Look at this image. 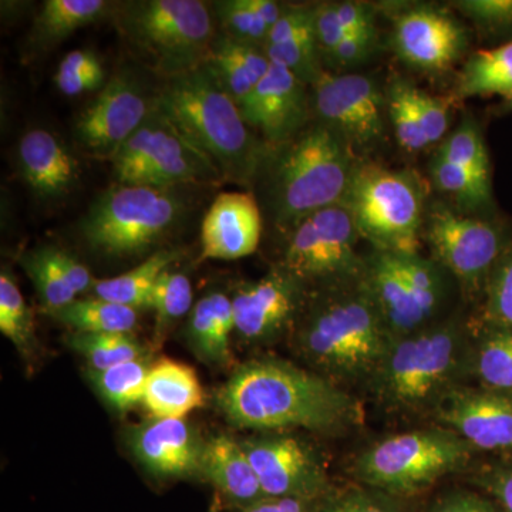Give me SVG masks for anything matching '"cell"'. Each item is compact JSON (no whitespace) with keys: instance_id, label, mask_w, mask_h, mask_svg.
<instances>
[{"instance_id":"obj_14","label":"cell","mask_w":512,"mask_h":512,"mask_svg":"<svg viewBox=\"0 0 512 512\" xmlns=\"http://www.w3.org/2000/svg\"><path fill=\"white\" fill-rule=\"evenodd\" d=\"M312 90L316 121L345 138L357 157L363 160L386 141V93L373 77L323 73Z\"/></svg>"},{"instance_id":"obj_44","label":"cell","mask_w":512,"mask_h":512,"mask_svg":"<svg viewBox=\"0 0 512 512\" xmlns=\"http://www.w3.org/2000/svg\"><path fill=\"white\" fill-rule=\"evenodd\" d=\"M215 18L224 28V35L238 42L265 47L269 26L249 8L247 0H224L212 3Z\"/></svg>"},{"instance_id":"obj_40","label":"cell","mask_w":512,"mask_h":512,"mask_svg":"<svg viewBox=\"0 0 512 512\" xmlns=\"http://www.w3.org/2000/svg\"><path fill=\"white\" fill-rule=\"evenodd\" d=\"M22 266L32 279L33 285L46 315L59 311L64 306L76 301V292L70 288L66 279L60 274L55 261L50 255L49 247H40L26 252L22 258Z\"/></svg>"},{"instance_id":"obj_22","label":"cell","mask_w":512,"mask_h":512,"mask_svg":"<svg viewBox=\"0 0 512 512\" xmlns=\"http://www.w3.org/2000/svg\"><path fill=\"white\" fill-rule=\"evenodd\" d=\"M259 202L252 192H221L201 227V259L235 261L254 254L262 235Z\"/></svg>"},{"instance_id":"obj_5","label":"cell","mask_w":512,"mask_h":512,"mask_svg":"<svg viewBox=\"0 0 512 512\" xmlns=\"http://www.w3.org/2000/svg\"><path fill=\"white\" fill-rule=\"evenodd\" d=\"M154 100L212 158L224 180L254 187L272 146L256 136L205 64L168 79Z\"/></svg>"},{"instance_id":"obj_30","label":"cell","mask_w":512,"mask_h":512,"mask_svg":"<svg viewBox=\"0 0 512 512\" xmlns=\"http://www.w3.org/2000/svg\"><path fill=\"white\" fill-rule=\"evenodd\" d=\"M180 255L177 249H158L136 268L114 278L96 281L93 296L137 311L150 309L151 293L158 278L180 259Z\"/></svg>"},{"instance_id":"obj_3","label":"cell","mask_w":512,"mask_h":512,"mask_svg":"<svg viewBox=\"0 0 512 512\" xmlns=\"http://www.w3.org/2000/svg\"><path fill=\"white\" fill-rule=\"evenodd\" d=\"M362 158L325 124H308L298 136L272 146L254 187L262 215L282 234L323 208L343 204Z\"/></svg>"},{"instance_id":"obj_12","label":"cell","mask_w":512,"mask_h":512,"mask_svg":"<svg viewBox=\"0 0 512 512\" xmlns=\"http://www.w3.org/2000/svg\"><path fill=\"white\" fill-rule=\"evenodd\" d=\"M117 184L175 188L224 180L220 168L154 100L147 119L113 161Z\"/></svg>"},{"instance_id":"obj_45","label":"cell","mask_w":512,"mask_h":512,"mask_svg":"<svg viewBox=\"0 0 512 512\" xmlns=\"http://www.w3.org/2000/svg\"><path fill=\"white\" fill-rule=\"evenodd\" d=\"M480 318L512 329V242L488 281Z\"/></svg>"},{"instance_id":"obj_4","label":"cell","mask_w":512,"mask_h":512,"mask_svg":"<svg viewBox=\"0 0 512 512\" xmlns=\"http://www.w3.org/2000/svg\"><path fill=\"white\" fill-rule=\"evenodd\" d=\"M471 323L450 315L429 328L393 339L366 384L383 412L430 414L471 379Z\"/></svg>"},{"instance_id":"obj_8","label":"cell","mask_w":512,"mask_h":512,"mask_svg":"<svg viewBox=\"0 0 512 512\" xmlns=\"http://www.w3.org/2000/svg\"><path fill=\"white\" fill-rule=\"evenodd\" d=\"M362 279L393 339L450 316L446 312L456 282L431 256L372 249Z\"/></svg>"},{"instance_id":"obj_17","label":"cell","mask_w":512,"mask_h":512,"mask_svg":"<svg viewBox=\"0 0 512 512\" xmlns=\"http://www.w3.org/2000/svg\"><path fill=\"white\" fill-rule=\"evenodd\" d=\"M392 45L406 66L441 76L463 59L470 45V33L450 10L416 3L394 16Z\"/></svg>"},{"instance_id":"obj_36","label":"cell","mask_w":512,"mask_h":512,"mask_svg":"<svg viewBox=\"0 0 512 512\" xmlns=\"http://www.w3.org/2000/svg\"><path fill=\"white\" fill-rule=\"evenodd\" d=\"M0 332L16 350L32 359L36 348L35 322L15 276L3 266L0 272Z\"/></svg>"},{"instance_id":"obj_38","label":"cell","mask_w":512,"mask_h":512,"mask_svg":"<svg viewBox=\"0 0 512 512\" xmlns=\"http://www.w3.org/2000/svg\"><path fill=\"white\" fill-rule=\"evenodd\" d=\"M437 156L456 164L473 174L478 180L491 183V161L487 144L478 121L467 116L460 126L443 140Z\"/></svg>"},{"instance_id":"obj_55","label":"cell","mask_w":512,"mask_h":512,"mask_svg":"<svg viewBox=\"0 0 512 512\" xmlns=\"http://www.w3.org/2000/svg\"><path fill=\"white\" fill-rule=\"evenodd\" d=\"M320 501L266 497L241 512H319Z\"/></svg>"},{"instance_id":"obj_2","label":"cell","mask_w":512,"mask_h":512,"mask_svg":"<svg viewBox=\"0 0 512 512\" xmlns=\"http://www.w3.org/2000/svg\"><path fill=\"white\" fill-rule=\"evenodd\" d=\"M286 342L309 370L348 389L366 386L393 338L360 276L312 289Z\"/></svg>"},{"instance_id":"obj_11","label":"cell","mask_w":512,"mask_h":512,"mask_svg":"<svg viewBox=\"0 0 512 512\" xmlns=\"http://www.w3.org/2000/svg\"><path fill=\"white\" fill-rule=\"evenodd\" d=\"M421 241L467 301L481 303L495 266L512 242V222L498 214L471 215L437 202L426 210Z\"/></svg>"},{"instance_id":"obj_57","label":"cell","mask_w":512,"mask_h":512,"mask_svg":"<svg viewBox=\"0 0 512 512\" xmlns=\"http://www.w3.org/2000/svg\"><path fill=\"white\" fill-rule=\"evenodd\" d=\"M221 511H222L221 498L218 497L217 494H214V498H212L210 508H208V512H221Z\"/></svg>"},{"instance_id":"obj_15","label":"cell","mask_w":512,"mask_h":512,"mask_svg":"<svg viewBox=\"0 0 512 512\" xmlns=\"http://www.w3.org/2000/svg\"><path fill=\"white\" fill-rule=\"evenodd\" d=\"M241 444L266 497L320 501L332 493L325 457L299 434L269 431Z\"/></svg>"},{"instance_id":"obj_37","label":"cell","mask_w":512,"mask_h":512,"mask_svg":"<svg viewBox=\"0 0 512 512\" xmlns=\"http://www.w3.org/2000/svg\"><path fill=\"white\" fill-rule=\"evenodd\" d=\"M194 306L191 281L181 272L170 269L164 271L158 278L154 291L151 293L150 309L156 315V332L154 340L158 346L167 339L171 329L190 315Z\"/></svg>"},{"instance_id":"obj_1","label":"cell","mask_w":512,"mask_h":512,"mask_svg":"<svg viewBox=\"0 0 512 512\" xmlns=\"http://www.w3.org/2000/svg\"><path fill=\"white\" fill-rule=\"evenodd\" d=\"M214 403L232 427L256 433L305 430L342 436L363 421L362 404L348 389L275 356L235 366Z\"/></svg>"},{"instance_id":"obj_23","label":"cell","mask_w":512,"mask_h":512,"mask_svg":"<svg viewBox=\"0 0 512 512\" xmlns=\"http://www.w3.org/2000/svg\"><path fill=\"white\" fill-rule=\"evenodd\" d=\"M18 158L23 180L39 198L66 197L79 184V160L45 128H35L20 138Z\"/></svg>"},{"instance_id":"obj_24","label":"cell","mask_w":512,"mask_h":512,"mask_svg":"<svg viewBox=\"0 0 512 512\" xmlns=\"http://www.w3.org/2000/svg\"><path fill=\"white\" fill-rule=\"evenodd\" d=\"M200 477L214 487L222 504L239 512L266 498L241 440L227 433L205 439Z\"/></svg>"},{"instance_id":"obj_32","label":"cell","mask_w":512,"mask_h":512,"mask_svg":"<svg viewBox=\"0 0 512 512\" xmlns=\"http://www.w3.org/2000/svg\"><path fill=\"white\" fill-rule=\"evenodd\" d=\"M430 177L436 190L451 201V207L471 215H497L493 184L478 180L456 164L434 156Z\"/></svg>"},{"instance_id":"obj_31","label":"cell","mask_w":512,"mask_h":512,"mask_svg":"<svg viewBox=\"0 0 512 512\" xmlns=\"http://www.w3.org/2000/svg\"><path fill=\"white\" fill-rule=\"evenodd\" d=\"M110 6L104 0H46L33 23L30 43L37 50L49 49L103 18Z\"/></svg>"},{"instance_id":"obj_49","label":"cell","mask_w":512,"mask_h":512,"mask_svg":"<svg viewBox=\"0 0 512 512\" xmlns=\"http://www.w3.org/2000/svg\"><path fill=\"white\" fill-rule=\"evenodd\" d=\"M315 26V5H286L278 22L269 30L266 45L288 42Z\"/></svg>"},{"instance_id":"obj_42","label":"cell","mask_w":512,"mask_h":512,"mask_svg":"<svg viewBox=\"0 0 512 512\" xmlns=\"http://www.w3.org/2000/svg\"><path fill=\"white\" fill-rule=\"evenodd\" d=\"M106 79L103 64L90 50H73L63 57L55 76L57 89L66 96L103 89Z\"/></svg>"},{"instance_id":"obj_41","label":"cell","mask_w":512,"mask_h":512,"mask_svg":"<svg viewBox=\"0 0 512 512\" xmlns=\"http://www.w3.org/2000/svg\"><path fill=\"white\" fill-rule=\"evenodd\" d=\"M264 49L269 62L285 67L306 86L312 87L325 73L322 67V53L316 40L315 26L288 42L268 45Z\"/></svg>"},{"instance_id":"obj_27","label":"cell","mask_w":512,"mask_h":512,"mask_svg":"<svg viewBox=\"0 0 512 512\" xmlns=\"http://www.w3.org/2000/svg\"><path fill=\"white\" fill-rule=\"evenodd\" d=\"M205 66L239 107L268 73L271 62L264 47L248 45L225 36H215Z\"/></svg>"},{"instance_id":"obj_20","label":"cell","mask_w":512,"mask_h":512,"mask_svg":"<svg viewBox=\"0 0 512 512\" xmlns=\"http://www.w3.org/2000/svg\"><path fill=\"white\" fill-rule=\"evenodd\" d=\"M295 74L278 64L268 73L239 109L252 130L269 146H281L308 126L311 96Z\"/></svg>"},{"instance_id":"obj_50","label":"cell","mask_w":512,"mask_h":512,"mask_svg":"<svg viewBox=\"0 0 512 512\" xmlns=\"http://www.w3.org/2000/svg\"><path fill=\"white\" fill-rule=\"evenodd\" d=\"M315 35L322 57L332 55L339 43L348 36L336 15L335 2L315 5Z\"/></svg>"},{"instance_id":"obj_52","label":"cell","mask_w":512,"mask_h":512,"mask_svg":"<svg viewBox=\"0 0 512 512\" xmlns=\"http://www.w3.org/2000/svg\"><path fill=\"white\" fill-rule=\"evenodd\" d=\"M47 247H49L50 255H52V259L55 261L60 274L66 279L70 288L76 292V295L79 296L83 295V293L92 292L97 279L93 278L87 266L83 265L79 259L74 258L73 255H70L69 252L64 251L62 248L53 247V245H47Z\"/></svg>"},{"instance_id":"obj_51","label":"cell","mask_w":512,"mask_h":512,"mask_svg":"<svg viewBox=\"0 0 512 512\" xmlns=\"http://www.w3.org/2000/svg\"><path fill=\"white\" fill-rule=\"evenodd\" d=\"M377 43L376 33H359V35H348L335 52L328 57L330 62L340 67H352L365 63L375 52Z\"/></svg>"},{"instance_id":"obj_48","label":"cell","mask_w":512,"mask_h":512,"mask_svg":"<svg viewBox=\"0 0 512 512\" xmlns=\"http://www.w3.org/2000/svg\"><path fill=\"white\" fill-rule=\"evenodd\" d=\"M478 487L487 491L504 512H512V458H498L478 468L473 478Z\"/></svg>"},{"instance_id":"obj_7","label":"cell","mask_w":512,"mask_h":512,"mask_svg":"<svg viewBox=\"0 0 512 512\" xmlns=\"http://www.w3.org/2000/svg\"><path fill=\"white\" fill-rule=\"evenodd\" d=\"M474 453L454 431L427 427L370 444L353 461V474L365 487L396 498L410 497L466 470Z\"/></svg>"},{"instance_id":"obj_28","label":"cell","mask_w":512,"mask_h":512,"mask_svg":"<svg viewBox=\"0 0 512 512\" xmlns=\"http://www.w3.org/2000/svg\"><path fill=\"white\" fill-rule=\"evenodd\" d=\"M470 375L477 386L512 396V329L480 316L471 323Z\"/></svg>"},{"instance_id":"obj_34","label":"cell","mask_w":512,"mask_h":512,"mask_svg":"<svg viewBox=\"0 0 512 512\" xmlns=\"http://www.w3.org/2000/svg\"><path fill=\"white\" fill-rule=\"evenodd\" d=\"M153 357L146 356L131 362L121 363L103 372L87 370V377L96 393L111 409L124 413L143 403L144 392Z\"/></svg>"},{"instance_id":"obj_39","label":"cell","mask_w":512,"mask_h":512,"mask_svg":"<svg viewBox=\"0 0 512 512\" xmlns=\"http://www.w3.org/2000/svg\"><path fill=\"white\" fill-rule=\"evenodd\" d=\"M414 84L402 77H396L387 87V116L392 121L394 134L400 147L410 153L430 146L417 114L413 99Z\"/></svg>"},{"instance_id":"obj_10","label":"cell","mask_w":512,"mask_h":512,"mask_svg":"<svg viewBox=\"0 0 512 512\" xmlns=\"http://www.w3.org/2000/svg\"><path fill=\"white\" fill-rule=\"evenodd\" d=\"M419 175L359 161L343 205L376 251L419 252L426 205Z\"/></svg>"},{"instance_id":"obj_43","label":"cell","mask_w":512,"mask_h":512,"mask_svg":"<svg viewBox=\"0 0 512 512\" xmlns=\"http://www.w3.org/2000/svg\"><path fill=\"white\" fill-rule=\"evenodd\" d=\"M453 5L484 39L512 42V0H460Z\"/></svg>"},{"instance_id":"obj_58","label":"cell","mask_w":512,"mask_h":512,"mask_svg":"<svg viewBox=\"0 0 512 512\" xmlns=\"http://www.w3.org/2000/svg\"><path fill=\"white\" fill-rule=\"evenodd\" d=\"M498 111H501V113H512V96L501 101L500 106H498Z\"/></svg>"},{"instance_id":"obj_13","label":"cell","mask_w":512,"mask_h":512,"mask_svg":"<svg viewBox=\"0 0 512 512\" xmlns=\"http://www.w3.org/2000/svg\"><path fill=\"white\" fill-rule=\"evenodd\" d=\"M355 222L343 204L323 208L289 229L276 265L311 289L359 279L365 255L357 252Z\"/></svg>"},{"instance_id":"obj_46","label":"cell","mask_w":512,"mask_h":512,"mask_svg":"<svg viewBox=\"0 0 512 512\" xmlns=\"http://www.w3.org/2000/svg\"><path fill=\"white\" fill-rule=\"evenodd\" d=\"M319 512H407L399 498L373 488L352 487L335 490L319 504Z\"/></svg>"},{"instance_id":"obj_21","label":"cell","mask_w":512,"mask_h":512,"mask_svg":"<svg viewBox=\"0 0 512 512\" xmlns=\"http://www.w3.org/2000/svg\"><path fill=\"white\" fill-rule=\"evenodd\" d=\"M131 453L160 480L200 477L205 439L185 419H148L130 427Z\"/></svg>"},{"instance_id":"obj_33","label":"cell","mask_w":512,"mask_h":512,"mask_svg":"<svg viewBox=\"0 0 512 512\" xmlns=\"http://www.w3.org/2000/svg\"><path fill=\"white\" fill-rule=\"evenodd\" d=\"M137 309L96 298H77L70 305L50 313L73 332L133 333L138 323Z\"/></svg>"},{"instance_id":"obj_16","label":"cell","mask_w":512,"mask_h":512,"mask_svg":"<svg viewBox=\"0 0 512 512\" xmlns=\"http://www.w3.org/2000/svg\"><path fill=\"white\" fill-rule=\"evenodd\" d=\"M312 289L279 265L232 292L235 338L249 348L276 345L291 336Z\"/></svg>"},{"instance_id":"obj_56","label":"cell","mask_w":512,"mask_h":512,"mask_svg":"<svg viewBox=\"0 0 512 512\" xmlns=\"http://www.w3.org/2000/svg\"><path fill=\"white\" fill-rule=\"evenodd\" d=\"M247 3L249 8L254 10L259 18L264 20L269 29L278 22L286 8L285 5L275 2V0H247Z\"/></svg>"},{"instance_id":"obj_19","label":"cell","mask_w":512,"mask_h":512,"mask_svg":"<svg viewBox=\"0 0 512 512\" xmlns=\"http://www.w3.org/2000/svg\"><path fill=\"white\" fill-rule=\"evenodd\" d=\"M474 451L512 458V396L480 386L458 387L433 413Z\"/></svg>"},{"instance_id":"obj_6","label":"cell","mask_w":512,"mask_h":512,"mask_svg":"<svg viewBox=\"0 0 512 512\" xmlns=\"http://www.w3.org/2000/svg\"><path fill=\"white\" fill-rule=\"evenodd\" d=\"M175 188L114 185L96 198L80 222L84 242L106 258L147 254L187 215V198Z\"/></svg>"},{"instance_id":"obj_29","label":"cell","mask_w":512,"mask_h":512,"mask_svg":"<svg viewBox=\"0 0 512 512\" xmlns=\"http://www.w3.org/2000/svg\"><path fill=\"white\" fill-rule=\"evenodd\" d=\"M512 96V42L471 53L461 67L451 100Z\"/></svg>"},{"instance_id":"obj_35","label":"cell","mask_w":512,"mask_h":512,"mask_svg":"<svg viewBox=\"0 0 512 512\" xmlns=\"http://www.w3.org/2000/svg\"><path fill=\"white\" fill-rule=\"evenodd\" d=\"M66 338L69 348L83 356L93 372L151 355L150 349L133 333L72 332Z\"/></svg>"},{"instance_id":"obj_54","label":"cell","mask_w":512,"mask_h":512,"mask_svg":"<svg viewBox=\"0 0 512 512\" xmlns=\"http://www.w3.org/2000/svg\"><path fill=\"white\" fill-rule=\"evenodd\" d=\"M431 512H500L493 501L471 491H451L434 503Z\"/></svg>"},{"instance_id":"obj_53","label":"cell","mask_w":512,"mask_h":512,"mask_svg":"<svg viewBox=\"0 0 512 512\" xmlns=\"http://www.w3.org/2000/svg\"><path fill=\"white\" fill-rule=\"evenodd\" d=\"M335 8L346 35L376 33L375 6L365 2H335Z\"/></svg>"},{"instance_id":"obj_18","label":"cell","mask_w":512,"mask_h":512,"mask_svg":"<svg viewBox=\"0 0 512 512\" xmlns=\"http://www.w3.org/2000/svg\"><path fill=\"white\" fill-rule=\"evenodd\" d=\"M153 104L133 77L114 76L80 113L74 137L89 156L113 161L147 119Z\"/></svg>"},{"instance_id":"obj_9","label":"cell","mask_w":512,"mask_h":512,"mask_svg":"<svg viewBox=\"0 0 512 512\" xmlns=\"http://www.w3.org/2000/svg\"><path fill=\"white\" fill-rule=\"evenodd\" d=\"M215 15L200 0H140L121 8L119 29L154 72L168 79L205 63Z\"/></svg>"},{"instance_id":"obj_47","label":"cell","mask_w":512,"mask_h":512,"mask_svg":"<svg viewBox=\"0 0 512 512\" xmlns=\"http://www.w3.org/2000/svg\"><path fill=\"white\" fill-rule=\"evenodd\" d=\"M414 106L430 146L446 138L450 123V100L440 99L414 86Z\"/></svg>"},{"instance_id":"obj_25","label":"cell","mask_w":512,"mask_h":512,"mask_svg":"<svg viewBox=\"0 0 512 512\" xmlns=\"http://www.w3.org/2000/svg\"><path fill=\"white\" fill-rule=\"evenodd\" d=\"M235 336L234 309L225 292H208L194 303L184 338L192 355L212 369L234 370L232 338Z\"/></svg>"},{"instance_id":"obj_26","label":"cell","mask_w":512,"mask_h":512,"mask_svg":"<svg viewBox=\"0 0 512 512\" xmlns=\"http://www.w3.org/2000/svg\"><path fill=\"white\" fill-rule=\"evenodd\" d=\"M204 403V387L191 366L170 357L154 360L143 397L151 417L185 419Z\"/></svg>"}]
</instances>
